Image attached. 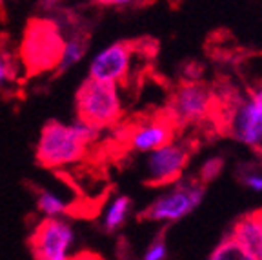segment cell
I'll use <instances>...</instances> for the list:
<instances>
[{"label":"cell","instance_id":"1","mask_svg":"<svg viewBox=\"0 0 262 260\" xmlns=\"http://www.w3.org/2000/svg\"><path fill=\"white\" fill-rule=\"evenodd\" d=\"M102 129L77 118L71 124L49 120L35 146V159L46 169H62L80 162L88 147L100 138Z\"/></svg>","mask_w":262,"mask_h":260},{"label":"cell","instance_id":"2","mask_svg":"<svg viewBox=\"0 0 262 260\" xmlns=\"http://www.w3.org/2000/svg\"><path fill=\"white\" fill-rule=\"evenodd\" d=\"M64 37L57 18H31L28 22L16 55L26 77L53 73L60 60Z\"/></svg>","mask_w":262,"mask_h":260},{"label":"cell","instance_id":"3","mask_svg":"<svg viewBox=\"0 0 262 260\" xmlns=\"http://www.w3.org/2000/svg\"><path fill=\"white\" fill-rule=\"evenodd\" d=\"M122 98L119 84L102 82L88 77L75 93V113L77 118L106 129L119 122L122 117Z\"/></svg>","mask_w":262,"mask_h":260},{"label":"cell","instance_id":"4","mask_svg":"<svg viewBox=\"0 0 262 260\" xmlns=\"http://www.w3.org/2000/svg\"><path fill=\"white\" fill-rule=\"evenodd\" d=\"M206 189L202 182L195 180H177L169 184L142 213V219L159 224H173L191 215L204 200Z\"/></svg>","mask_w":262,"mask_h":260},{"label":"cell","instance_id":"5","mask_svg":"<svg viewBox=\"0 0 262 260\" xmlns=\"http://www.w3.org/2000/svg\"><path fill=\"white\" fill-rule=\"evenodd\" d=\"M75 244V229L64 216H44L29 239V249L37 260H68Z\"/></svg>","mask_w":262,"mask_h":260},{"label":"cell","instance_id":"6","mask_svg":"<svg viewBox=\"0 0 262 260\" xmlns=\"http://www.w3.org/2000/svg\"><path fill=\"white\" fill-rule=\"evenodd\" d=\"M226 126L229 135L244 146H262V82L231 106Z\"/></svg>","mask_w":262,"mask_h":260},{"label":"cell","instance_id":"7","mask_svg":"<svg viewBox=\"0 0 262 260\" xmlns=\"http://www.w3.org/2000/svg\"><path fill=\"white\" fill-rule=\"evenodd\" d=\"M211 107H213L211 91L204 84L188 82V84L180 85L179 90L171 95L166 117L175 126H186V124L204 120L211 113Z\"/></svg>","mask_w":262,"mask_h":260},{"label":"cell","instance_id":"8","mask_svg":"<svg viewBox=\"0 0 262 260\" xmlns=\"http://www.w3.org/2000/svg\"><path fill=\"white\" fill-rule=\"evenodd\" d=\"M189 149L186 144L168 142L149 151L146 159V182L149 186H169L182 179L189 162Z\"/></svg>","mask_w":262,"mask_h":260},{"label":"cell","instance_id":"9","mask_svg":"<svg viewBox=\"0 0 262 260\" xmlns=\"http://www.w3.org/2000/svg\"><path fill=\"white\" fill-rule=\"evenodd\" d=\"M131 62H133V44L124 40L113 42L91 58L88 75L102 82L122 84L131 71Z\"/></svg>","mask_w":262,"mask_h":260},{"label":"cell","instance_id":"10","mask_svg":"<svg viewBox=\"0 0 262 260\" xmlns=\"http://www.w3.org/2000/svg\"><path fill=\"white\" fill-rule=\"evenodd\" d=\"M173 133H175V124L168 117L151 118L131 129V133L127 135V142L137 153H149L164 144L171 142Z\"/></svg>","mask_w":262,"mask_h":260},{"label":"cell","instance_id":"11","mask_svg":"<svg viewBox=\"0 0 262 260\" xmlns=\"http://www.w3.org/2000/svg\"><path fill=\"white\" fill-rule=\"evenodd\" d=\"M229 235L242 248L248 260H262V226L255 213L241 216Z\"/></svg>","mask_w":262,"mask_h":260},{"label":"cell","instance_id":"12","mask_svg":"<svg viewBox=\"0 0 262 260\" xmlns=\"http://www.w3.org/2000/svg\"><path fill=\"white\" fill-rule=\"evenodd\" d=\"M88 49H90V35H88V31L73 26V28L70 29V35L64 37L60 60H58L57 68H55V71H53L55 77H60V75L71 71L75 66L80 64V62L86 58Z\"/></svg>","mask_w":262,"mask_h":260},{"label":"cell","instance_id":"13","mask_svg":"<svg viewBox=\"0 0 262 260\" xmlns=\"http://www.w3.org/2000/svg\"><path fill=\"white\" fill-rule=\"evenodd\" d=\"M131 213V200L124 195H117L110 204L106 206V211L102 216V228L106 233H117L122 229L126 224L127 216Z\"/></svg>","mask_w":262,"mask_h":260},{"label":"cell","instance_id":"14","mask_svg":"<svg viewBox=\"0 0 262 260\" xmlns=\"http://www.w3.org/2000/svg\"><path fill=\"white\" fill-rule=\"evenodd\" d=\"M37 211L42 216H66L70 211V204L53 191H38L37 195Z\"/></svg>","mask_w":262,"mask_h":260},{"label":"cell","instance_id":"15","mask_svg":"<svg viewBox=\"0 0 262 260\" xmlns=\"http://www.w3.org/2000/svg\"><path fill=\"white\" fill-rule=\"evenodd\" d=\"M22 73V66L18 57L6 49H0V90L15 84Z\"/></svg>","mask_w":262,"mask_h":260},{"label":"cell","instance_id":"16","mask_svg":"<svg viewBox=\"0 0 262 260\" xmlns=\"http://www.w3.org/2000/svg\"><path fill=\"white\" fill-rule=\"evenodd\" d=\"M209 258L211 260H248L244 255V251H242V248L235 242V239L231 235L222 239L221 244L213 249Z\"/></svg>","mask_w":262,"mask_h":260},{"label":"cell","instance_id":"17","mask_svg":"<svg viewBox=\"0 0 262 260\" xmlns=\"http://www.w3.org/2000/svg\"><path fill=\"white\" fill-rule=\"evenodd\" d=\"M166 256H168V244L162 235L153 240L144 253V260H164Z\"/></svg>","mask_w":262,"mask_h":260},{"label":"cell","instance_id":"18","mask_svg":"<svg viewBox=\"0 0 262 260\" xmlns=\"http://www.w3.org/2000/svg\"><path fill=\"white\" fill-rule=\"evenodd\" d=\"M241 182L255 193H262V173L257 169H246L241 173Z\"/></svg>","mask_w":262,"mask_h":260},{"label":"cell","instance_id":"19","mask_svg":"<svg viewBox=\"0 0 262 260\" xmlns=\"http://www.w3.org/2000/svg\"><path fill=\"white\" fill-rule=\"evenodd\" d=\"M222 167H224V160L222 159H219V157L209 159L201 169V180L202 182H209V180H213L217 175H221Z\"/></svg>","mask_w":262,"mask_h":260},{"label":"cell","instance_id":"20","mask_svg":"<svg viewBox=\"0 0 262 260\" xmlns=\"http://www.w3.org/2000/svg\"><path fill=\"white\" fill-rule=\"evenodd\" d=\"M93 2L100 8H129L135 6L139 0H93Z\"/></svg>","mask_w":262,"mask_h":260},{"label":"cell","instance_id":"21","mask_svg":"<svg viewBox=\"0 0 262 260\" xmlns=\"http://www.w3.org/2000/svg\"><path fill=\"white\" fill-rule=\"evenodd\" d=\"M64 0H38V9L44 13H57Z\"/></svg>","mask_w":262,"mask_h":260},{"label":"cell","instance_id":"22","mask_svg":"<svg viewBox=\"0 0 262 260\" xmlns=\"http://www.w3.org/2000/svg\"><path fill=\"white\" fill-rule=\"evenodd\" d=\"M255 213V216H257V220L260 222V226H262V209H258V211H253Z\"/></svg>","mask_w":262,"mask_h":260},{"label":"cell","instance_id":"23","mask_svg":"<svg viewBox=\"0 0 262 260\" xmlns=\"http://www.w3.org/2000/svg\"><path fill=\"white\" fill-rule=\"evenodd\" d=\"M2 4H4V0H0V6H2Z\"/></svg>","mask_w":262,"mask_h":260}]
</instances>
